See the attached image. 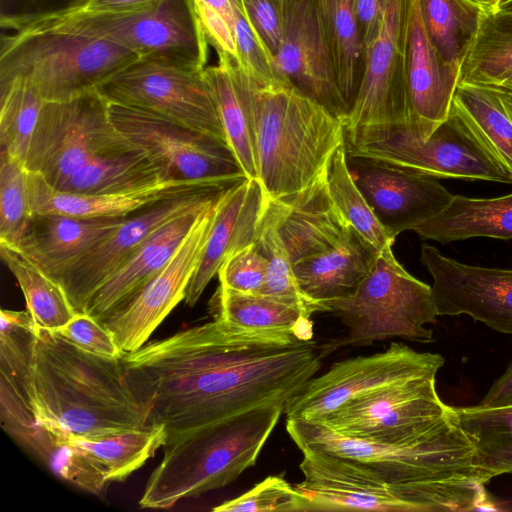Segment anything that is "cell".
<instances>
[{"mask_svg":"<svg viewBox=\"0 0 512 512\" xmlns=\"http://www.w3.org/2000/svg\"><path fill=\"white\" fill-rule=\"evenodd\" d=\"M313 340L223 319L124 353L126 379L166 443L257 405L288 402L317 373ZM164 444V445H165Z\"/></svg>","mask_w":512,"mask_h":512,"instance_id":"6da1fadb","label":"cell"},{"mask_svg":"<svg viewBox=\"0 0 512 512\" xmlns=\"http://www.w3.org/2000/svg\"><path fill=\"white\" fill-rule=\"evenodd\" d=\"M32 387L37 425L56 437L98 438L152 426L121 358L91 354L50 330L36 328Z\"/></svg>","mask_w":512,"mask_h":512,"instance_id":"7a4b0ae2","label":"cell"},{"mask_svg":"<svg viewBox=\"0 0 512 512\" xmlns=\"http://www.w3.org/2000/svg\"><path fill=\"white\" fill-rule=\"evenodd\" d=\"M247 83L257 180L264 196L280 199L297 193L344 143L343 120L291 82L261 83L247 75Z\"/></svg>","mask_w":512,"mask_h":512,"instance_id":"3957f363","label":"cell"},{"mask_svg":"<svg viewBox=\"0 0 512 512\" xmlns=\"http://www.w3.org/2000/svg\"><path fill=\"white\" fill-rule=\"evenodd\" d=\"M0 85L22 80L45 102L73 99L139 59L129 49L80 31L31 19L1 15Z\"/></svg>","mask_w":512,"mask_h":512,"instance_id":"277c9868","label":"cell"},{"mask_svg":"<svg viewBox=\"0 0 512 512\" xmlns=\"http://www.w3.org/2000/svg\"><path fill=\"white\" fill-rule=\"evenodd\" d=\"M285 405L263 403L165 444L139 506L169 509L235 481L255 464Z\"/></svg>","mask_w":512,"mask_h":512,"instance_id":"5b68a950","label":"cell"},{"mask_svg":"<svg viewBox=\"0 0 512 512\" xmlns=\"http://www.w3.org/2000/svg\"><path fill=\"white\" fill-rule=\"evenodd\" d=\"M438 371L434 368L351 400L315 422L372 442L473 446L459 425L455 407L445 404L437 393Z\"/></svg>","mask_w":512,"mask_h":512,"instance_id":"8992f818","label":"cell"},{"mask_svg":"<svg viewBox=\"0 0 512 512\" xmlns=\"http://www.w3.org/2000/svg\"><path fill=\"white\" fill-rule=\"evenodd\" d=\"M31 19L100 37L139 59L203 70L208 43L193 0H155L119 11H83L66 6L26 13Z\"/></svg>","mask_w":512,"mask_h":512,"instance_id":"52a82bcc","label":"cell"},{"mask_svg":"<svg viewBox=\"0 0 512 512\" xmlns=\"http://www.w3.org/2000/svg\"><path fill=\"white\" fill-rule=\"evenodd\" d=\"M347 155L377 160L433 178L512 184V171L490 150L454 104L425 139L397 126L344 135Z\"/></svg>","mask_w":512,"mask_h":512,"instance_id":"ba28073f","label":"cell"},{"mask_svg":"<svg viewBox=\"0 0 512 512\" xmlns=\"http://www.w3.org/2000/svg\"><path fill=\"white\" fill-rule=\"evenodd\" d=\"M326 307L348 329L335 347L394 337L430 342L433 330L426 325L438 316L431 286L405 270L392 246L379 251L371 272L351 297L330 301Z\"/></svg>","mask_w":512,"mask_h":512,"instance_id":"9c48e42d","label":"cell"},{"mask_svg":"<svg viewBox=\"0 0 512 512\" xmlns=\"http://www.w3.org/2000/svg\"><path fill=\"white\" fill-rule=\"evenodd\" d=\"M108 106L97 90L44 102L24 164L27 171L59 189L91 161L139 149L111 122Z\"/></svg>","mask_w":512,"mask_h":512,"instance_id":"30bf717a","label":"cell"},{"mask_svg":"<svg viewBox=\"0 0 512 512\" xmlns=\"http://www.w3.org/2000/svg\"><path fill=\"white\" fill-rule=\"evenodd\" d=\"M412 0H384L375 36L365 48L362 80L346 116L344 135L410 127L406 66Z\"/></svg>","mask_w":512,"mask_h":512,"instance_id":"8fae6325","label":"cell"},{"mask_svg":"<svg viewBox=\"0 0 512 512\" xmlns=\"http://www.w3.org/2000/svg\"><path fill=\"white\" fill-rule=\"evenodd\" d=\"M204 69L138 59L96 90L110 103L153 112L228 143Z\"/></svg>","mask_w":512,"mask_h":512,"instance_id":"7c38bea8","label":"cell"},{"mask_svg":"<svg viewBox=\"0 0 512 512\" xmlns=\"http://www.w3.org/2000/svg\"><path fill=\"white\" fill-rule=\"evenodd\" d=\"M108 111L115 127L169 179L248 178L226 142L147 110L109 102Z\"/></svg>","mask_w":512,"mask_h":512,"instance_id":"4fadbf2b","label":"cell"},{"mask_svg":"<svg viewBox=\"0 0 512 512\" xmlns=\"http://www.w3.org/2000/svg\"><path fill=\"white\" fill-rule=\"evenodd\" d=\"M444 358L391 343L383 352L337 362L323 375L312 377L286 403V419L318 421L345 403L431 369Z\"/></svg>","mask_w":512,"mask_h":512,"instance_id":"5bb4252c","label":"cell"},{"mask_svg":"<svg viewBox=\"0 0 512 512\" xmlns=\"http://www.w3.org/2000/svg\"><path fill=\"white\" fill-rule=\"evenodd\" d=\"M227 188L167 198L127 216L108 237L50 278L62 287L75 312L84 313L94 292L153 233L185 213L210 205Z\"/></svg>","mask_w":512,"mask_h":512,"instance_id":"9a60e30c","label":"cell"},{"mask_svg":"<svg viewBox=\"0 0 512 512\" xmlns=\"http://www.w3.org/2000/svg\"><path fill=\"white\" fill-rule=\"evenodd\" d=\"M219 197L201 213L165 267L130 302L101 322L113 335L123 354L140 349L168 314L185 299Z\"/></svg>","mask_w":512,"mask_h":512,"instance_id":"2e32d148","label":"cell"},{"mask_svg":"<svg viewBox=\"0 0 512 512\" xmlns=\"http://www.w3.org/2000/svg\"><path fill=\"white\" fill-rule=\"evenodd\" d=\"M421 262L433 278L438 316L466 314L512 335V269L472 266L423 245Z\"/></svg>","mask_w":512,"mask_h":512,"instance_id":"e0dca14e","label":"cell"},{"mask_svg":"<svg viewBox=\"0 0 512 512\" xmlns=\"http://www.w3.org/2000/svg\"><path fill=\"white\" fill-rule=\"evenodd\" d=\"M347 161L356 184L393 240L442 211L454 196L433 177L365 157L347 155Z\"/></svg>","mask_w":512,"mask_h":512,"instance_id":"ac0fdd59","label":"cell"},{"mask_svg":"<svg viewBox=\"0 0 512 512\" xmlns=\"http://www.w3.org/2000/svg\"><path fill=\"white\" fill-rule=\"evenodd\" d=\"M275 60L295 87L343 120L348 107L334 80L317 0H285L283 37Z\"/></svg>","mask_w":512,"mask_h":512,"instance_id":"d6986e66","label":"cell"},{"mask_svg":"<svg viewBox=\"0 0 512 512\" xmlns=\"http://www.w3.org/2000/svg\"><path fill=\"white\" fill-rule=\"evenodd\" d=\"M303 481L295 488L315 511L413 512L394 495L389 484L364 464L342 456L302 451Z\"/></svg>","mask_w":512,"mask_h":512,"instance_id":"ffe728a7","label":"cell"},{"mask_svg":"<svg viewBox=\"0 0 512 512\" xmlns=\"http://www.w3.org/2000/svg\"><path fill=\"white\" fill-rule=\"evenodd\" d=\"M327 167L297 193L280 199L264 196V209L292 264L330 250L352 227L330 196Z\"/></svg>","mask_w":512,"mask_h":512,"instance_id":"44dd1931","label":"cell"},{"mask_svg":"<svg viewBox=\"0 0 512 512\" xmlns=\"http://www.w3.org/2000/svg\"><path fill=\"white\" fill-rule=\"evenodd\" d=\"M411 112L409 128L425 139L447 118L460 80V68L438 53L424 25L420 0H412L406 66Z\"/></svg>","mask_w":512,"mask_h":512,"instance_id":"7402d4cb","label":"cell"},{"mask_svg":"<svg viewBox=\"0 0 512 512\" xmlns=\"http://www.w3.org/2000/svg\"><path fill=\"white\" fill-rule=\"evenodd\" d=\"M237 182L165 179L128 191L82 194L57 190L40 175L28 171L33 214L59 213L85 218L126 217L167 198L226 188Z\"/></svg>","mask_w":512,"mask_h":512,"instance_id":"603a6c76","label":"cell"},{"mask_svg":"<svg viewBox=\"0 0 512 512\" xmlns=\"http://www.w3.org/2000/svg\"><path fill=\"white\" fill-rule=\"evenodd\" d=\"M258 180L246 178L220 195L199 262L188 285L185 303L192 307L232 255L251 245L264 207Z\"/></svg>","mask_w":512,"mask_h":512,"instance_id":"cb8c5ba5","label":"cell"},{"mask_svg":"<svg viewBox=\"0 0 512 512\" xmlns=\"http://www.w3.org/2000/svg\"><path fill=\"white\" fill-rule=\"evenodd\" d=\"M35 336L36 326L27 310H1L0 418L4 430L17 442L37 426L32 410Z\"/></svg>","mask_w":512,"mask_h":512,"instance_id":"d4e9b609","label":"cell"},{"mask_svg":"<svg viewBox=\"0 0 512 512\" xmlns=\"http://www.w3.org/2000/svg\"><path fill=\"white\" fill-rule=\"evenodd\" d=\"M213 203L185 213L153 233L94 292L84 313L101 323L109 315L130 302L171 260L201 213Z\"/></svg>","mask_w":512,"mask_h":512,"instance_id":"484cf974","label":"cell"},{"mask_svg":"<svg viewBox=\"0 0 512 512\" xmlns=\"http://www.w3.org/2000/svg\"><path fill=\"white\" fill-rule=\"evenodd\" d=\"M126 217L85 218L59 213L33 214L19 242L12 248L51 277L108 237Z\"/></svg>","mask_w":512,"mask_h":512,"instance_id":"4316f807","label":"cell"},{"mask_svg":"<svg viewBox=\"0 0 512 512\" xmlns=\"http://www.w3.org/2000/svg\"><path fill=\"white\" fill-rule=\"evenodd\" d=\"M379 251L353 227L330 250L295 262L299 289L327 312L330 301L351 297L374 267Z\"/></svg>","mask_w":512,"mask_h":512,"instance_id":"83f0119b","label":"cell"},{"mask_svg":"<svg viewBox=\"0 0 512 512\" xmlns=\"http://www.w3.org/2000/svg\"><path fill=\"white\" fill-rule=\"evenodd\" d=\"M413 231L442 244L475 237L512 239V193L496 198L454 195L442 211Z\"/></svg>","mask_w":512,"mask_h":512,"instance_id":"f1b7e54d","label":"cell"},{"mask_svg":"<svg viewBox=\"0 0 512 512\" xmlns=\"http://www.w3.org/2000/svg\"><path fill=\"white\" fill-rule=\"evenodd\" d=\"M204 76L212 90L230 148L245 175L257 180L247 75L231 61L220 60L217 65L206 66Z\"/></svg>","mask_w":512,"mask_h":512,"instance_id":"f546056e","label":"cell"},{"mask_svg":"<svg viewBox=\"0 0 512 512\" xmlns=\"http://www.w3.org/2000/svg\"><path fill=\"white\" fill-rule=\"evenodd\" d=\"M317 5L334 80L349 110L362 80L365 60L353 0H317Z\"/></svg>","mask_w":512,"mask_h":512,"instance_id":"4dcf8cb0","label":"cell"},{"mask_svg":"<svg viewBox=\"0 0 512 512\" xmlns=\"http://www.w3.org/2000/svg\"><path fill=\"white\" fill-rule=\"evenodd\" d=\"M214 318L244 328L289 332L312 340L313 323L300 306L264 294H248L218 286L210 301Z\"/></svg>","mask_w":512,"mask_h":512,"instance_id":"1f68e13d","label":"cell"},{"mask_svg":"<svg viewBox=\"0 0 512 512\" xmlns=\"http://www.w3.org/2000/svg\"><path fill=\"white\" fill-rule=\"evenodd\" d=\"M459 83L512 88V16L483 13L462 62Z\"/></svg>","mask_w":512,"mask_h":512,"instance_id":"d6a6232c","label":"cell"},{"mask_svg":"<svg viewBox=\"0 0 512 512\" xmlns=\"http://www.w3.org/2000/svg\"><path fill=\"white\" fill-rule=\"evenodd\" d=\"M459 425L474 446L476 462L489 482L512 473V405L455 407Z\"/></svg>","mask_w":512,"mask_h":512,"instance_id":"836d02e7","label":"cell"},{"mask_svg":"<svg viewBox=\"0 0 512 512\" xmlns=\"http://www.w3.org/2000/svg\"><path fill=\"white\" fill-rule=\"evenodd\" d=\"M54 437L90 455L113 482L124 480L153 457L166 443L167 432L161 424L98 438Z\"/></svg>","mask_w":512,"mask_h":512,"instance_id":"e575fe53","label":"cell"},{"mask_svg":"<svg viewBox=\"0 0 512 512\" xmlns=\"http://www.w3.org/2000/svg\"><path fill=\"white\" fill-rule=\"evenodd\" d=\"M165 179L162 169L144 151L95 159L70 176L57 190L82 194H108L133 190Z\"/></svg>","mask_w":512,"mask_h":512,"instance_id":"d590c367","label":"cell"},{"mask_svg":"<svg viewBox=\"0 0 512 512\" xmlns=\"http://www.w3.org/2000/svg\"><path fill=\"white\" fill-rule=\"evenodd\" d=\"M0 255L22 290L36 328L56 331L75 316L66 293L55 280L10 246L0 244Z\"/></svg>","mask_w":512,"mask_h":512,"instance_id":"8d00e7d4","label":"cell"},{"mask_svg":"<svg viewBox=\"0 0 512 512\" xmlns=\"http://www.w3.org/2000/svg\"><path fill=\"white\" fill-rule=\"evenodd\" d=\"M422 17L431 42L448 63L462 62L487 12L476 0H420Z\"/></svg>","mask_w":512,"mask_h":512,"instance_id":"74e56055","label":"cell"},{"mask_svg":"<svg viewBox=\"0 0 512 512\" xmlns=\"http://www.w3.org/2000/svg\"><path fill=\"white\" fill-rule=\"evenodd\" d=\"M454 104L490 150L512 171V118L495 87L459 83Z\"/></svg>","mask_w":512,"mask_h":512,"instance_id":"f35d334b","label":"cell"},{"mask_svg":"<svg viewBox=\"0 0 512 512\" xmlns=\"http://www.w3.org/2000/svg\"><path fill=\"white\" fill-rule=\"evenodd\" d=\"M327 185L337 208L364 239L378 251L393 245L395 240L385 232L350 172L345 143L329 161Z\"/></svg>","mask_w":512,"mask_h":512,"instance_id":"ab89813d","label":"cell"},{"mask_svg":"<svg viewBox=\"0 0 512 512\" xmlns=\"http://www.w3.org/2000/svg\"><path fill=\"white\" fill-rule=\"evenodd\" d=\"M44 102L37 90L25 81L0 85L1 153L25 164Z\"/></svg>","mask_w":512,"mask_h":512,"instance_id":"60d3db41","label":"cell"},{"mask_svg":"<svg viewBox=\"0 0 512 512\" xmlns=\"http://www.w3.org/2000/svg\"><path fill=\"white\" fill-rule=\"evenodd\" d=\"M254 243L267 259L265 284L260 294L276 297L300 306L308 315L323 312L308 300L298 287L287 250L264 207Z\"/></svg>","mask_w":512,"mask_h":512,"instance_id":"b9f144b4","label":"cell"},{"mask_svg":"<svg viewBox=\"0 0 512 512\" xmlns=\"http://www.w3.org/2000/svg\"><path fill=\"white\" fill-rule=\"evenodd\" d=\"M32 454L57 477L90 493L99 494L110 483L105 470L90 455L57 440L49 431Z\"/></svg>","mask_w":512,"mask_h":512,"instance_id":"7bdbcfd3","label":"cell"},{"mask_svg":"<svg viewBox=\"0 0 512 512\" xmlns=\"http://www.w3.org/2000/svg\"><path fill=\"white\" fill-rule=\"evenodd\" d=\"M32 216L27 169L0 153V244L16 246Z\"/></svg>","mask_w":512,"mask_h":512,"instance_id":"ee69618b","label":"cell"},{"mask_svg":"<svg viewBox=\"0 0 512 512\" xmlns=\"http://www.w3.org/2000/svg\"><path fill=\"white\" fill-rule=\"evenodd\" d=\"M214 512H311V504L283 476H268L244 494L212 508Z\"/></svg>","mask_w":512,"mask_h":512,"instance_id":"f6af8a7d","label":"cell"},{"mask_svg":"<svg viewBox=\"0 0 512 512\" xmlns=\"http://www.w3.org/2000/svg\"><path fill=\"white\" fill-rule=\"evenodd\" d=\"M231 3L238 54L237 67L261 83L291 82L280 72L274 55L248 19L243 1L231 0Z\"/></svg>","mask_w":512,"mask_h":512,"instance_id":"bcb514c9","label":"cell"},{"mask_svg":"<svg viewBox=\"0 0 512 512\" xmlns=\"http://www.w3.org/2000/svg\"><path fill=\"white\" fill-rule=\"evenodd\" d=\"M267 259L255 243L229 257L218 271L219 285L248 294H260L266 278Z\"/></svg>","mask_w":512,"mask_h":512,"instance_id":"7dc6e473","label":"cell"},{"mask_svg":"<svg viewBox=\"0 0 512 512\" xmlns=\"http://www.w3.org/2000/svg\"><path fill=\"white\" fill-rule=\"evenodd\" d=\"M53 332L94 355L109 358L123 355L110 331L87 313H76L66 325Z\"/></svg>","mask_w":512,"mask_h":512,"instance_id":"c3c4849f","label":"cell"},{"mask_svg":"<svg viewBox=\"0 0 512 512\" xmlns=\"http://www.w3.org/2000/svg\"><path fill=\"white\" fill-rule=\"evenodd\" d=\"M242 1L248 19L275 57L283 37L285 0Z\"/></svg>","mask_w":512,"mask_h":512,"instance_id":"681fc988","label":"cell"},{"mask_svg":"<svg viewBox=\"0 0 512 512\" xmlns=\"http://www.w3.org/2000/svg\"><path fill=\"white\" fill-rule=\"evenodd\" d=\"M353 4L366 48L378 29L384 0H353Z\"/></svg>","mask_w":512,"mask_h":512,"instance_id":"f907efd6","label":"cell"},{"mask_svg":"<svg viewBox=\"0 0 512 512\" xmlns=\"http://www.w3.org/2000/svg\"><path fill=\"white\" fill-rule=\"evenodd\" d=\"M480 405L506 406L512 405V362L504 374L496 380L484 396Z\"/></svg>","mask_w":512,"mask_h":512,"instance_id":"816d5d0a","label":"cell"},{"mask_svg":"<svg viewBox=\"0 0 512 512\" xmlns=\"http://www.w3.org/2000/svg\"><path fill=\"white\" fill-rule=\"evenodd\" d=\"M155 0H75L68 6L83 11H119L135 8Z\"/></svg>","mask_w":512,"mask_h":512,"instance_id":"f5cc1de1","label":"cell"},{"mask_svg":"<svg viewBox=\"0 0 512 512\" xmlns=\"http://www.w3.org/2000/svg\"><path fill=\"white\" fill-rule=\"evenodd\" d=\"M487 12H494L505 0H476Z\"/></svg>","mask_w":512,"mask_h":512,"instance_id":"db71d44e","label":"cell"},{"mask_svg":"<svg viewBox=\"0 0 512 512\" xmlns=\"http://www.w3.org/2000/svg\"><path fill=\"white\" fill-rule=\"evenodd\" d=\"M500 90H501L504 105H505L509 115L512 118V91L503 90V89H500Z\"/></svg>","mask_w":512,"mask_h":512,"instance_id":"11a10c76","label":"cell"},{"mask_svg":"<svg viewBox=\"0 0 512 512\" xmlns=\"http://www.w3.org/2000/svg\"><path fill=\"white\" fill-rule=\"evenodd\" d=\"M494 12L506 16H512V0H505Z\"/></svg>","mask_w":512,"mask_h":512,"instance_id":"9f6ffc18","label":"cell"},{"mask_svg":"<svg viewBox=\"0 0 512 512\" xmlns=\"http://www.w3.org/2000/svg\"><path fill=\"white\" fill-rule=\"evenodd\" d=\"M503 90H504V89H503ZM509 91H512V88H511V89H509Z\"/></svg>","mask_w":512,"mask_h":512,"instance_id":"6f0895ef","label":"cell"}]
</instances>
